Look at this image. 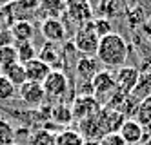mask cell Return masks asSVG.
Returning a JSON list of instances; mask_svg holds the SVG:
<instances>
[{
    "instance_id": "1",
    "label": "cell",
    "mask_w": 151,
    "mask_h": 145,
    "mask_svg": "<svg viewBox=\"0 0 151 145\" xmlns=\"http://www.w3.org/2000/svg\"><path fill=\"white\" fill-rule=\"evenodd\" d=\"M127 54H129V46L126 38L118 33H109V35L100 38L95 58L106 67L120 69L127 64Z\"/></svg>"
},
{
    "instance_id": "2",
    "label": "cell",
    "mask_w": 151,
    "mask_h": 145,
    "mask_svg": "<svg viewBox=\"0 0 151 145\" xmlns=\"http://www.w3.org/2000/svg\"><path fill=\"white\" fill-rule=\"evenodd\" d=\"M99 42H100V36L96 35L91 22L82 24L73 36V46L82 56H95L96 49H99Z\"/></svg>"
},
{
    "instance_id": "3",
    "label": "cell",
    "mask_w": 151,
    "mask_h": 145,
    "mask_svg": "<svg viewBox=\"0 0 151 145\" xmlns=\"http://www.w3.org/2000/svg\"><path fill=\"white\" fill-rule=\"evenodd\" d=\"M93 85V96L102 104V107L106 105V102L109 100L115 93H116V82H115V73L109 69H100L93 76L91 80Z\"/></svg>"
},
{
    "instance_id": "4",
    "label": "cell",
    "mask_w": 151,
    "mask_h": 145,
    "mask_svg": "<svg viewBox=\"0 0 151 145\" xmlns=\"http://www.w3.org/2000/svg\"><path fill=\"white\" fill-rule=\"evenodd\" d=\"M42 87H44V93H46V100H58V102H62V98L68 94L69 91V80L64 71H58V69H53L47 78L44 80V84H42Z\"/></svg>"
},
{
    "instance_id": "5",
    "label": "cell",
    "mask_w": 151,
    "mask_h": 145,
    "mask_svg": "<svg viewBox=\"0 0 151 145\" xmlns=\"http://www.w3.org/2000/svg\"><path fill=\"white\" fill-rule=\"evenodd\" d=\"M100 111H102V104L95 96H77L71 104L73 120L77 118L78 121L86 120V118H91V116H96Z\"/></svg>"
},
{
    "instance_id": "6",
    "label": "cell",
    "mask_w": 151,
    "mask_h": 145,
    "mask_svg": "<svg viewBox=\"0 0 151 145\" xmlns=\"http://www.w3.org/2000/svg\"><path fill=\"white\" fill-rule=\"evenodd\" d=\"M18 96L24 102V105L27 107H40L46 102V93L42 84H35V82H26L18 87Z\"/></svg>"
},
{
    "instance_id": "7",
    "label": "cell",
    "mask_w": 151,
    "mask_h": 145,
    "mask_svg": "<svg viewBox=\"0 0 151 145\" xmlns=\"http://www.w3.org/2000/svg\"><path fill=\"white\" fill-rule=\"evenodd\" d=\"M140 71L137 67H131V65H124L115 73V82H116V91L122 94H131L133 89L138 82Z\"/></svg>"
},
{
    "instance_id": "8",
    "label": "cell",
    "mask_w": 151,
    "mask_h": 145,
    "mask_svg": "<svg viewBox=\"0 0 151 145\" xmlns=\"http://www.w3.org/2000/svg\"><path fill=\"white\" fill-rule=\"evenodd\" d=\"M37 58L47 64L51 69H58L62 71V64H64V49L60 47V44H51L46 42L37 53Z\"/></svg>"
},
{
    "instance_id": "9",
    "label": "cell",
    "mask_w": 151,
    "mask_h": 145,
    "mask_svg": "<svg viewBox=\"0 0 151 145\" xmlns=\"http://www.w3.org/2000/svg\"><path fill=\"white\" fill-rule=\"evenodd\" d=\"M100 114V113H99ZM91 116L78 121V134L84 140H93V141H100L106 136V131L100 124V116Z\"/></svg>"
},
{
    "instance_id": "10",
    "label": "cell",
    "mask_w": 151,
    "mask_h": 145,
    "mask_svg": "<svg viewBox=\"0 0 151 145\" xmlns=\"http://www.w3.org/2000/svg\"><path fill=\"white\" fill-rule=\"evenodd\" d=\"M118 134L122 136V140L127 143V145H138V143H144V138H146V129L138 124L135 118H127Z\"/></svg>"
},
{
    "instance_id": "11",
    "label": "cell",
    "mask_w": 151,
    "mask_h": 145,
    "mask_svg": "<svg viewBox=\"0 0 151 145\" xmlns=\"http://www.w3.org/2000/svg\"><path fill=\"white\" fill-rule=\"evenodd\" d=\"M40 33L46 38V42L51 44H62L66 40V27L58 18H46L40 24Z\"/></svg>"
},
{
    "instance_id": "12",
    "label": "cell",
    "mask_w": 151,
    "mask_h": 145,
    "mask_svg": "<svg viewBox=\"0 0 151 145\" xmlns=\"http://www.w3.org/2000/svg\"><path fill=\"white\" fill-rule=\"evenodd\" d=\"M99 71V60L95 56H82L80 54V58L75 64V74H77L78 82H91Z\"/></svg>"
},
{
    "instance_id": "13",
    "label": "cell",
    "mask_w": 151,
    "mask_h": 145,
    "mask_svg": "<svg viewBox=\"0 0 151 145\" xmlns=\"http://www.w3.org/2000/svg\"><path fill=\"white\" fill-rule=\"evenodd\" d=\"M22 65H24V71H26V80L27 82H35V84H44L47 74L53 71L47 64H44L38 58L29 60V62H26Z\"/></svg>"
},
{
    "instance_id": "14",
    "label": "cell",
    "mask_w": 151,
    "mask_h": 145,
    "mask_svg": "<svg viewBox=\"0 0 151 145\" xmlns=\"http://www.w3.org/2000/svg\"><path fill=\"white\" fill-rule=\"evenodd\" d=\"M66 13L80 24L91 22V6L88 0H66Z\"/></svg>"
},
{
    "instance_id": "15",
    "label": "cell",
    "mask_w": 151,
    "mask_h": 145,
    "mask_svg": "<svg viewBox=\"0 0 151 145\" xmlns=\"http://www.w3.org/2000/svg\"><path fill=\"white\" fill-rule=\"evenodd\" d=\"M99 116H100V124H102V127L106 131V134H109V132H118L120 127H122V124L127 120L120 111H113V109H106V107H102Z\"/></svg>"
},
{
    "instance_id": "16",
    "label": "cell",
    "mask_w": 151,
    "mask_h": 145,
    "mask_svg": "<svg viewBox=\"0 0 151 145\" xmlns=\"http://www.w3.org/2000/svg\"><path fill=\"white\" fill-rule=\"evenodd\" d=\"M9 35L15 40V44L20 42H31L35 36V27L29 20H17L15 24L9 27Z\"/></svg>"
},
{
    "instance_id": "17",
    "label": "cell",
    "mask_w": 151,
    "mask_h": 145,
    "mask_svg": "<svg viewBox=\"0 0 151 145\" xmlns=\"http://www.w3.org/2000/svg\"><path fill=\"white\" fill-rule=\"evenodd\" d=\"M49 116H51V120L55 121L57 125L68 127L71 121H73L71 105H69V104H64V102H58V104H55V105L49 109Z\"/></svg>"
},
{
    "instance_id": "18",
    "label": "cell",
    "mask_w": 151,
    "mask_h": 145,
    "mask_svg": "<svg viewBox=\"0 0 151 145\" xmlns=\"http://www.w3.org/2000/svg\"><path fill=\"white\" fill-rule=\"evenodd\" d=\"M129 96H133L137 102L140 104L142 100L149 98L151 96V69L147 71H140V76H138V82L133 89V93L129 94Z\"/></svg>"
},
{
    "instance_id": "19",
    "label": "cell",
    "mask_w": 151,
    "mask_h": 145,
    "mask_svg": "<svg viewBox=\"0 0 151 145\" xmlns=\"http://www.w3.org/2000/svg\"><path fill=\"white\" fill-rule=\"evenodd\" d=\"M38 11L46 18H58L66 13V0H40Z\"/></svg>"
},
{
    "instance_id": "20",
    "label": "cell",
    "mask_w": 151,
    "mask_h": 145,
    "mask_svg": "<svg viewBox=\"0 0 151 145\" xmlns=\"http://www.w3.org/2000/svg\"><path fill=\"white\" fill-rule=\"evenodd\" d=\"M135 120L146 129V134L151 131V96L138 104V109L135 113Z\"/></svg>"
},
{
    "instance_id": "21",
    "label": "cell",
    "mask_w": 151,
    "mask_h": 145,
    "mask_svg": "<svg viewBox=\"0 0 151 145\" xmlns=\"http://www.w3.org/2000/svg\"><path fill=\"white\" fill-rule=\"evenodd\" d=\"M18 64V56H17V47L13 44H6L0 46V74H2L7 67Z\"/></svg>"
},
{
    "instance_id": "22",
    "label": "cell",
    "mask_w": 151,
    "mask_h": 145,
    "mask_svg": "<svg viewBox=\"0 0 151 145\" xmlns=\"http://www.w3.org/2000/svg\"><path fill=\"white\" fill-rule=\"evenodd\" d=\"M29 145H57V134L47 127H40L29 138Z\"/></svg>"
},
{
    "instance_id": "23",
    "label": "cell",
    "mask_w": 151,
    "mask_h": 145,
    "mask_svg": "<svg viewBox=\"0 0 151 145\" xmlns=\"http://www.w3.org/2000/svg\"><path fill=\"white\" fill-rule=\"evenodd\" d=\"M9 82H11L15 87H20L22 84H26V71H24V65L22 64H15L11 67H7L4 73H2Z\"/></svg>"
},
{
    "instance_id": "24",
    "label": "cell",
    "mask_w": 151,
    "mask_h": 145,
    "mask_svg": "<svg viewBox=\"0 0 151 145\" xmlns=\"http://www.w3.org/2000/svg\"><path fill=\"white\" fill-rule=\"evenodd\" d=\"M17 56H18V64H26L29 60L37 58V49L33 46V42H20L17 44Z\"/></svg>"
},
{
    "instance_id": "25",
    "label": "cell",
    "mask_w": 151,
    "mask_h": 145,
    "mask_svg": "<svg viewBox=\"0 0 151 145\" xmlns=\"http://www.w3.org/2000/svg\"><path fill=\"white\" fill-rule=\"evenodd\" d=\"M57 145H84V138L78 134V131L64 129L57 134Z\"/></svg>"
},
{
    "instance_id": "26",
    "label": "cell",
    "mask_w": 151,
    "mask_h": 145,
    "mask_svg": "<svg viewBox=\"0 0 151 145\" xmlns=\"http://www.w3.org/2000/svg\"><path fill=\"white\" fill-rule=\"evenodd\" d=\"M15 141V129L7 120L0 118V145H11Z\"/></svg>"
},
{
    "instance_id": "27",
    "label": "cell",
    "mask_w": 151,
    "mask_h": 145,
    "mask_svg": "<svg viewBox=\"0 0 151 145\" xmlns=\"http://www.w3.org/2000/svg\"><path fill=\"white\" fill-rule=\"evenodd\" d=\"M15 91L17 87L7 80L4 74H0V102H7L15 96Z\"/></svg>"
},
{
    "instance_id": "28",
    "label": "cell",
    "mask_w": 151,
    "mask_h": 145,
    "mask_svg": "<svg viewBox=\"0 0 151 145\" xmlns=\"http://www.w3.org/2000/svg\"><path fill=\"white\" fill-rule=\"evenodd\" d=\"M91 24H93V27H95V31H96V35H99L100 38L106 36V35H109V33H113V31H111V24H109V20H107V18L93 20Z\"/></svg>"
},
{
    "instance_id": "29",
    "label": "cell",
    "mask_w": 151,
    "mask_h": 145,
    "mask_svg": "<svg viewBox=\"0 0 151 145\" xmlns=\"http://www.w3.org/2000/svg\"><path fill=\"white\" fill-rule=\"evenodd\" d=\"M100 145H127V143L122 140V136L118 132H109L100 140Z\"/></svg>"
},
{
    "instance_id": "30",
    "label": "cell",
    "mask_w": 151,
    "mask_h": 145,
    "mask_svg": "<svg viewBox=\"0 0 151 145\" xmlns=\"http://www.w3.org/2000/svg\"><path fill=\"white\" fill-rule=\"evenodd\" d=\"M38 2L40 0H15V4L18 7L26 9V11H37L38 9Z\"/></svg>"
},
{
    "instance_id": "31",
    "label": "cell",
    "mask_w": 151,
    "mask_h": 145,
    "mask_svg": "<svg viewBox=\"0 0 151 145\" xmlns=\"http://www.w3.org/2000/svg\"><path fill=\"white\" fill-rule=\"evenodd\" d=\"M6 2H9V0H0V4H6Z\"/></svg>"
},
{
    "instance_id": "32",
    "label": "cell",
    "mask_w": 151,
    "mask_h": 145,
    "mask_svg": "<svg viewBox=\"0 0 151 145\" xmlns=\"http://www.w3.org/2000/svg\"><path fill=\"white\" fill-rule=\"evenodd\" d=\"M11 145H24V143H17V141H13V143H11Z\"/></svg>"
},
{
    "instance_id": "33",
    "label": "cell",
    "mask_w": 151,
    "mask_h": 145,
    "mask_svg": "<svg viewBox=\"0 0 151 145\" xmlns=\"http://www.w3.org/2000/svg\"><path fill=\"white\" fill-rule=\"evenodd\" d=\"M149 24H151V16H149Z\"/></svg>"
},
{
    "instance_id": "34",
    "label": "cell",
    "mask_w": 151,
    "mask_h": 145,
    "mask_svg": "<svg viewBox=\"0 0 151 145\" xmlns=\"http://www.w3.org/2000/svg\"><path fill=\"white\" fill-rule=\"evenodd\" d=\"M138 145H144V143H138Z\"/></svg>"
}]
</instances>
